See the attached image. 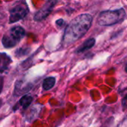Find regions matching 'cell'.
<instances>
[{"instance_id": "12", "label": "cell", "mask_w": 127, "mask_h": 127, "mask_svg": "<svg viewBox=\"0 0 127 127\" xmlns=\"http://www.w3.org/2000/svg\"><path fill=\"white\" fill-rule=\"evenodd\" d=\"M126 99H127V96H125L124 97V98L123 99V106H124V107H126Z\"/></svg>"}, {"instance_id": "2", "label": "cell", "mask_w": 127, "mask_h": 127, "mask_svg": "<svg viewBox=\"0 0 127 127\" xmlns=\"http://www.w3.org/2000/svg\"><path fill=\"white\" fill-rule=\"evenodd\" d=\"M126 17V10L124 8H119L112 10L102 11L97 17V23L101 26H110L124 20Z\"/></svg>"}, {"instance_id": "8", "label": "cell", "mask_w": 127, "mask_h": 127, "mask_svg": "<svg viewBox=\"0 0 127 127\" xmlns=\"http://www.w3.org/2000/svg\"><path fill=\"white\" fill-rule=\"evenodd\" d=\"M55 83H56V79L53 77H46L44 81H43V83H42V88L45 91H48V90H50L51 89L54 85H55Z\"/></svg>"}, {"instance_id": "1", "label": "cell", "mask_w": 127, "mask_h": 127, "mask_svg": "<svg viewBox=\"0 0 127 127\" xmlns=\"http://www.w3.org/2000/svg\"><path fill=\"white\" fill-rule=\"evenodd\" d=\"M92 19L90 14L83 13L71 20L65 28L63 42L65 45H71L83 37L92 26Z\"/></svg>"}, {"instance_id": "5", "label": "cell", "mask_w": 127, "mask_h": 127, "mask_svg": "<svg viewBox=\"0 0 127 127\" xmlns=\"http://www.w3.org/2000/svg\"><path fill=\"white\" fill-rule=\"evenodd\" d=\"M57 4L55 1H47L45 5L39 10L34 15V19L36 21H42L45 19L51 12L52 9L54 8V5Z\"/></svg>"}, {"instance_id": "4", "label": "cell", "mask_w": 127, "mask_h": 127, "mask_svg": "<svg viewBox=\"0 0 127 127\" xmlns=\"http://www.w3.org/2000/svg\"><path fill=\"white\" fill-rule=\"evenodd\" d=\"M29 8L25 1H18L10 10V22H16L24 19L28 13Z\"/></svg>"}, {"instance_id": "7", "label": "cell", "mask_w": 127, "mask_h": 127, "mask_svg": "<svg viewBox=\"0 0 127 127\" xmlns=\"http://www.w3.org/2000/svg\"><path fill=\"white\" fill-rule=\"evenodd\" d=\"M95 39L90 38V39H87L80 47H79L77 52V53H82V52H84L87 50H89L95 45Z\"/></svg>"}, {"instance_id": "10", "label": "cell", "mask_w": 127, "mask_h": 127, "mask_svg": "<svg viewBox=\"0 0 127 127\" xmlns=\"http://www.w3.org/2000/svg\"><path fill=\"white\" fill-rule=\"evenodd\" d=\"M4 83V79L1 76H0V95L2 92V89H3V83Z\"/></svg>"}, {"instance_id": "9", "label": "cell", "mask_w": 127, "mask_h": 127, "mask_svg": "<svg viewBox=\"0 0 127 127\" xmlns=\"http://www.w3.org/2000/svg\"><path fill=\"white\" fill-rule=\"evenodd\" d=\"M33 98L30 95H24L23 97H22L19 101V104L24 109H27L32 103Z\"/></svg>"}, {"instance_id": "3", "label": "cell", "mask_w": 127, "mask_h": 127, "mask_svg": "<svg viewBox=\"0 0 127 127\" xmlns=\"http://www.w3.org/2000/svg\"><path fill=\"white\" fill-rule=\"evenodd\" d=\"M25 36V31L21 26H15L12 28L7 33H6L2 39L1 42L4 48H10L18 44Z\"/></svg>"}, {"instance_id": "11", "label": "cell", "mask_w": 127, "mask_h": 127, "mask_svg": "<svg viewBox=\"0 0 127 127\" xmlns=\"http://www.w3.org/2000/svg\"><path fill=\"white\" fill-rule=\"evenodd\" d=\"M63 23H64V21L62 19H58V20L56 21V24L57 25H59V26H62L63 25Z\"/></svg>"}, {"instance_id": "6", "label": "cell", "mask_w": 127, "mask_h": 127, "mask_svg": "<svg viewBox=\"0 0 127 127\" xmlns=\"http://www.w3.org/2000/svg\"><path fill=\"white\" fill-rule=\"evenodd\" d=\"M12 63L11 58L6 53H0V73L8 70V68Z\"/></svg>"}]
</instances>
